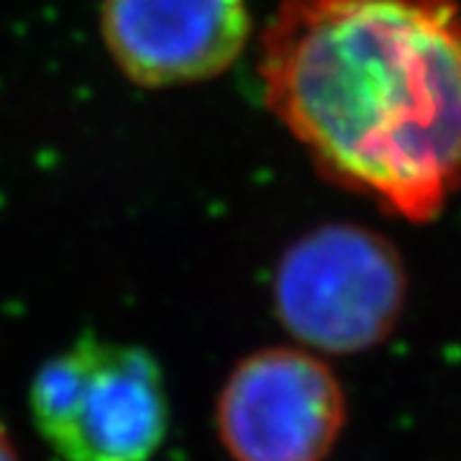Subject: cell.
<instances>
[{"mask_svg":"<svg viewBox=\"0 0 461 461\" xmlns=\"http://www.w3.org/2000/svg\"><path fill=\"white\" fill-rule=\"evenodd\" d=\"M264 103L330 182L426 223L461 185L456 0H285Z\"/></svg>","mask_w":461,"mask_h":461,"instance_id":"1","label":"cell"},{"mask_svg":"<svg viewBox=\"0 0 461 461\" xmlns=\"http://www.w3.org/2000/svg\"><path fill=\"white\" fill-rule=\"evenodd\" d=\"M408 275L395 247L357 223L318 226L285 249L272 305L285 330L321 357L379 346L400 323Z\"/></svg>","mask_w":461,"mask_h":461,"instance_id":"3","label":"cell"},{"mask_svg":"<svg viewBox=\"0 0 461 461\" xmlns=\"http://www.w3.org/2000/svg\"><path fill=\"white\" fill-rule=\"evenodd\" d=\"M0 461H18L16 444H14V436L8 426L0 420Z\"/></svg>","mask_w":461,"mask_h":461,"instance_id":"6","label":"cell"},{"mask_svg":"<svg viewBox=\"0 0 461 461\" xmlns=\"http://www.w3.org/2000/svg\"><path fill=\"white\" fill-rule=\"evenodd\" d=\"M344 384L305 346H269L236 364L215 397L230 461H326L346 426Z\"/></svg>","mask_w":461,"mask_h":461,"instance_id":"4","label":"cell"},{"mask_svg":"<svg viewBox=\"0 0 461 461\" xmlns=\"http://www.w3.org/2000/svg\"><path fill=\"white\" fill-rule=\"evenodd\" d=\"M247 0H105L103 39L123 75L144 87L211 80L249 39Z\"/></svg>","mask_w":461,"mask_h":461,"instance_id":"5","label":"cell"},{"mask_svg":"<svg viewBox=\"0 0 461 461\" xmlns=\"http://www.w3.org/2000/svg\"><path fill=\"white\" fill-rule=\"evenodd\" d=\"M29 408L65 461H151L169 430L165 375L144 346L80 336L36 369Z\"/></svg>","mask_w":461,"mask_h":461,"instance_id":"2","label":"cell"}]
</instances>
